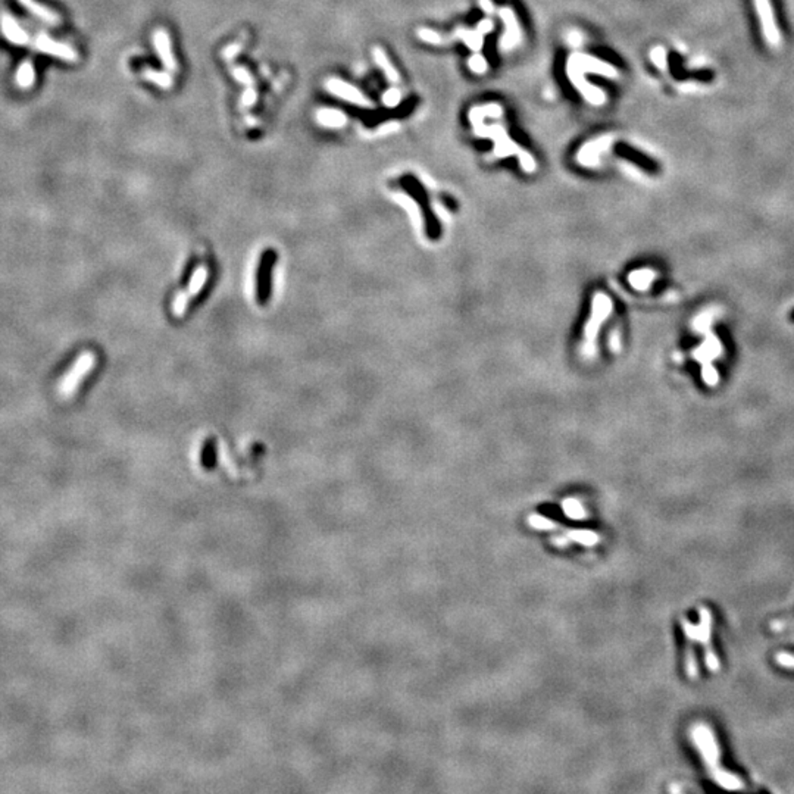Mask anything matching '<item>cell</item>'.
I'll list each match as a JSON object with an SVG mask.
<instances>
[{
    "label": "cell",
    "instance_id": "ba28073f",
    "mask_svg": "<svg viewBox=\"0 0 794 794\" xmlns=\"http://www.w3.org/2000/svg\"><path fill=\"white\" fill-rule=\"evenodd\" d=\"M93 362H94V358H93L91 353H86L83 358H79V360L74 365V368L67 375V378L62 379L60 393L63 396H70V393L75 390V387L79 384V379H82L87 374V371L91 370Z\"/></svg>",
    "mask_w": 794,
    "mask_h": 794
},
{
    "label": "cell",
    "instance_id": "603a6c76",
    "mask_svg": "<svg viewBox=\"0 0 794 794\" xmlns=\"http://www.w3.org/2000/svg\"><path fill=\"white\" fill-rule=\"evenodd\" d=\"M255 99H256L255 91H253V89H249V90H246L245 94H243V105H245V106H250V105L255 103Z\"/></svg>",
    "mask_w": 794,
    "mask_h": 794
},
{
    "label": "cell",
    "instance_id": "8fae6325",
    "mask_svg": "<svg viewBox=\"0 0 794 794\" xmlns=\"http://www.w3.org/2000/svg\"><path fill=\"white\" fill-rule=\"evenodd\" d=\"M18 2H20L30 13H33L36 18L41 20L43 22L49 24V25H53V27L60 25L62 20H60L59 15H58L55 11H52V9H49V8H46L44 5L36 2V0H18Z\"/></svg>",
    "mask_w": 794,
    "mask_h": 794
},
{
    "label": "cell",
    "instance_id": "ffe728a7",
    "mask_svg": "<svg viewBox=\"0 0 794 794\" xmlns=\"http://www.w3.org/2000/svg\"><path fill=\"white\" fill-rule=\"evenodd\" d=\"M771 628L774 631H787V630L794 631V621H783V619H780V623L774 621L771 624Z\"/></svg>",
    "mask_w": 794,
    "mask_h": 794
},
{
    "label": "cell",
    "instance_id": "277c9868",
    "mask_svg": "<svg viewBox=\"0 0 794 794\" xmlns=\"http://www.w3.org/2000/svg\"><path fill=\"white\" fill-rule=\"evenodd\" d=\"M275 262V253L273 250L263 252L258 266V278H256V299L258 304L265 305L269 294H271V273Z\"/></svg>",
    "mask_w": 794,
    "mask_h": 794
},
{
    "label": "cell",
    "instance_id": "4fadbf2b",
    "mask_svg": "<svg viewBox=\"0 0 794 794\" xmlns=\"http://www.w3.org/2000/svg\"><path fill=\"white\" fill-rule=\"evenodd\" d=\"M15 83H17V86H20L24 90L34 86V83H36V68L33 65V62H31L30 59L24 60L20 65L17 75H15Z\"/></svg>",
    "mask_w": 794,
    "mask_h": 794
},
{
    "label": "cell",
    "instance_id": "30bf717a",
    "mask_svg": "<svg viewBox=\"0 0 794 794\" xmlns=\"http://www.w3.org/2000/svg\"><path fill=\"white\" fill-rule=\"evenodd\" d=\"M153 44L162 65L169 71H177V62L172 53V46L169 34L164 28H157L153 34Z\"/></svg>",
    "mask_w": 794,
    "mask_h": 794
},
{
    "label": "cell",
    "instance_id": "7402d4cb",
    "mask_svg": "<svg viewBox=\"0 0 794 794\" xmlns=\"http://www.w3.org/2000/svg\"><path fill=\"white\" fill-rule=\"evenodd\" d=\"M419 36H421V39H424L425 41L438 43V36L434 33V31H431V30H422V31H419Z\"/></svg>",
    "mask_w": 794,
    "mask_h": 794
},
{
    "label": "cell",
    "instance_id": "8992f818",
    "mask_svg": "<svg viewBox=\"0 0 794 794\" xmlns=\"http://www.w3.org/2000/svg\"><path fill=\"white\" fill-rule=\"evenodd\" d=\"M755 6L762 24V31H764V36L768 44L772 47L778 46V43H780V33H778V27L771 2L769 0H755Z\"/></svg>",
    "mask_w": 794,
    "mask_h": 794
},
{
    "label": "cell",
    "instance_id": "7a4b0ae2",
    "mask_svg": "<svg viewBox=\"0 0 794 794\" xmlns=\"http://www.w3.org/2000/svg\"><path fill=\"white\" fill-rule=\"evenodd\" d=\"M698 618L701 621L696 625V643L702 644L705 649V663L706 668L710 672H718L721 670V662L718 655L715 653V649L712 644V627H713V615L708 608L698 609Z\"/></svg>",
    "mask_w": 794,
    "mask_h": 794
},
{
    "label": "cell",
    "instance_id": "7c38bea8",
    "mask_svg": "<svg viewBox=\"0 0 794 794\" xmlns=\"http://www.w3.org/2000/svg\"><path fill=\"white\" fill-rule=\"evenodd\" d=\"M316 121L320 122V125L327 126V129H341V126L346 125L347 118L337 109L324 108L316 112Z\"/></svg>",
    "mask_w": 794,
    "mask_h": 794
},
{
    "label": "cell",
    "instance_id": "5bb4252c",
    "mask_svg": "<svg viewBox=\"0 0 794 794\" xmlns=\"http://www.w3.org/2000/svg\"><path fill=\"white\" fill-rule=\"evenodd\" d=\"M374 58H375V60H377V63H378V67H379L381 70H383V72L386 74V77L390 79V82H393V83L399 82V74H397L396 68L390 63V60H389V58L386 56L384 51H381V49H378V47H377V49H374Z\"/></svg>",
    "mask_w": 794,
    "mask_h": 794
},
{
    "label": "cell",
    "instance_id": "3957f363",
    "mask_svg": "<svg viewBox=\"0 0 794 794\" xmlns=\"http://www.w3.org/2000/svg\"><path fill=\"white\" fill-rule=\"evenodd\" d=\"M30 46H33L34 49L40 53L58 58L60 60H65V62H77L78 60V53L72 49L70 44L59 43V41L53 40L52 37L47 36L46 33H40V34L34 36V39H31Z\"/></svg>",
    "mask_w": 794,
    "mask_h": 794
},
{
    "label": "cell",
    "instance_id": "e0dca14e",
    "mask_svg": "<svg viewBox=\"0 0 794 794\" xmlns=\"http://www.w3.org/2000/svg\"><path fill=\"white\" fill-rule=\"evenodd\" d=\"M214 462H215V446H214L212 441H209V443L204 444V449H203V464H204V467L211 468L214 465Z\"/></svg>",
    "mask_w": 794,
    "mask_h": 794
},
{
    "label": "cell",
    "instance_id": "ac0fdd59",
    "mask_svg": "<svg viewBox=\"0 0 794 794\" xmlns=\"http://www.w3.org/2000/svg\"><path fill=\"white\" fill-rule=\"evenodd\" d=\"M401 99H402L401 91L397 90V89H390V90H387V91L384 93L383 102H384L387 106L393 108V106H397V105L401 103Z\"/></svg>",
    "mask_w": 794,
    "mask_h": 794
},
{
    "label": "cell",
    "instance_id": "9c48e42d",
    "mask_svg": "<svg viewBox=\"0 0 794 794\" xmlns=\"http://www.w3.org/2000/svg\"><path fill=\"white\" fill-rule=\"evenodd\" d=\"M0 30H2V34L5 36V39H8L15 46L31 44V39L25 33V30L9 13L0 15Z\"/></svg>",
    "mask_w": 794,
    "mask_h": 794
},
{
    "label": "cell",
    "instance_id": "9a60e30c",
    "mask_svg": "<svg viewBox=\"0 0 794 794\" xmlns=\"http://www.w3.org/2000/svg\"><path fill=\"white\" fill-rule=\"evenodd\" d=\"M145 78L149 79V82L155 83L156 86L162 87V89H169L174 84V79L168 72H162V71H153V70H148L145 71Z\"/></svg>",
    "mask_w": 794,
    "mask_h": 794
},
{
    "label": "cell",
    "instance_id": "52a82bcc",
    "mask_svg": "<svg viewBox=\"0 0 794 794\" xmlns=\"http://www.w3.org/2000/svg\"><path fill=\"white\" fill-rule=\"evenodd\" d=\"M681 625H682V631H684L686 635V674L690 679H697L698 678V665H697V658H696V652H694V643H696V625L691 624L687 618H682L681 619Z\"/></svg>",
    "mask_w": 794,
    "mask_h": 794
},
{
    "label": "cell",
    "instance_id": "2e32d148",
    "mask_svg": "<svg viewBox=\"0 0 794 794\" xmlns=\"http://www.w3.org/2000/svg\"><path fill=\"white\" fill-rule=\"evenodd\" d=\"M775 662L786 670H794V655L787 652H778L775 655Z\"/></svg>",
    "mask_w": 794,
    "mask_h": 794
},
{
    "label": "cell",
    "instance_id": "44dd1931",
    "mask_svg": "<svg viewBox=\"0 0 794 794\" xmlns=\"http://www.w3.org/2000/svg\"><path fill=\"white\" fill-rule=\"evenodd\" d=\"M233 72H234V75H235V78L238 79V82L246 83V84H250V83H252V78H250V75L247 74V71H246V70H243V68H237V70H234Z\"/></svg>",
    "mask_w": 794,
    "mask_h": 794
},
{
    "label": "cell",
    "instance_id": "6da1fadb",
    "mask_svg": "<svg viewBox=\"0 0 794 794\" xmlns=\"http://www.w3.org/2000/svg\"><path fill=\"white\" fill-rule=\"evenodd\" d=\"M690 737L697 752L702 755L708 774L715 783L720 787L731 791L744 788V781L738 775L728 772L721 767V746L713 729L708 724L697 722L696 725H693L690 729Z\"/></svg>",
    "mask_w": 794,
    "mask_h": 794
},
{
    "label": "cell",
    "instance_id": "d6986e66",
    "mask_svg": "<svg viewBox=\"0 0 794 794\" xmlns=\"http://www.w3.org/2000/svg\"><path fill=\"white\" fill-rule=\"evenodd\" d=\"M469 67L474 72H484L486 70V62L480 55H475L474 58H471L469 60Z\"/></svg>",
    "mask_w": 794,
    "mask_h": 794
},
{
    "label": "cell",
    "instance_id": "5b68a950",
    "mask_svg": "<svg viewBox=\"0 0 794 794\" xmlns=\"http://www.w3.org/2000/svg\"><path fill=\"white\" fill-rule=\"evenodd\" d=\"M327 90L332 94V96L340 98L349 103H353L358 106H371L370 99L365 96V94L358 90L356 87H353L352 84H349L346 82H341L339 78H331L325 83Z\"/></svg>",
    "mask_w": 794,
    "mask_h": 794
}]
</instances>
